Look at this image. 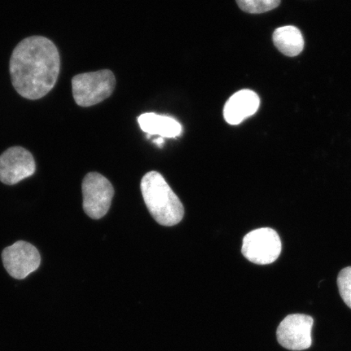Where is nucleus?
<instances>
[{
    "mask_svg": "<svg viewBox=\"0 0 351 351\" xmlns=\"http://www.w3.org/2000/svg\"><path fill=\"white\" fill-rule=\"evenodd\" d=\"M60 69L58 49L43 36L23 39L13 50L10 63L13 87L30 100L41 99L53 89Z\"/></svg>",
    "mask_w": 351,
    "mask_h": 351,
    "instance_id": "1",
    "label": "nucleus"
},
{
    "mask_svg": "<svg viewBox=\"0 0 351 351\" xmlns=\"http://www.w3.org/2000/svg\"><path fill=\"white\" fill-rule=\"evenodd\" d=\"M141 190L149 212L161 226L178 225L184 217L181 200L160 173L152 171L144 176Z\"/></svg>",
    "mask_w": 351,
    "mask_h": 351,
    "instance_id": "2",
    "label": "nucleus"
},
{
    "mask_svg": "<svg viewBox=\"0 0 351 351\" xmlns=\"http://www.w3.org/2000/svg\"><path fill=\"white\" fill-rule=\"evenodd\" d=\"M116 84V77L111 70L77 74L72 79L73 99L78 106H94L109 98Z\"/></svg>",
    "mask_w": 351,
    "mask_h": 351,
    "instance_id": "3",
    "label": "nucleus"
},
{
    "mask_svg": "<svg viewBox=\"0 0 351 351\" xmlns=\"http://www.w3.org/2000/svg\"><path fill=\"white\" fill-rule=\"evenodd\" d=\"M282 252L280 236L271 228H261L244 237L241 253L247 261L258 265L273 263Z\"/></svg>",
    "mask_w": 351,
    "mask_h": 351,
    "instance_id": "4",
    "label": "nucleus"
},
{
    "mask_svg": "<svg viewBox=\"0 0 351 351\" xmlns=\"http://www.w3.org/2000/svg\"><path fill=\"white\" fill-rule=\"evenodd\" d=\"M83 209L88 216L98 219L106 215L114 195L113 186L98 173H88L82 182Z\"/></svg>",
    "mask_w": 351,
    "mask_h": 351,
    "instance_id": "5",
    "label": "nucleus"
},
{
    "mask_svg": "<svg viewBox=\"0 0 351 351\" xmlns=\"http://www.w3.org/2000/svg\"><path fill=\"white\" fill-rule=\"evenodd\" d=\"M314 319L305 314L287 315L280 323L276 339L282 348L295 351L309 349L313 344Z\"/></svg>",
    "mask_w": 351,
    "mask_h": 351,
    "instance_id": "6",
    "label": "nucleus"
},
{
    "mask_svg": "<svg viewBox=\"0 0 351 351\" xmlns=\"http://www.w3.org/2000/svg\"><path fill=\"white\" fill-rule=\"evenodd\" d=\"M2 260L8 273L16 279H24L38 269L40 254L33 245L24 241L3 250Z\"/></svg>",
    "mask_w": 351,
    "mask_h": 351,
    "instance_id": "7",
    "label": "nucleus"
},
{
    "mask_svg": "<svg viewBox=\"0 0 351 351\" xmlns=\"http://www.w3.org/2000/svg\"><path fill=\"white\" fill-rule=\"evenodd\" d=\"M35 169L32 154L23 147H11L0 156V181L6 185H15L29 178Z\"/></svg>",
    "mask_w": 351,
    "mask_h": 351,
    "instance_id": "8",
    "label": "nucleus"
},
{
    "mask_svg": "<svg viewBox=\"0 0 351 351\" xmlns=\"http://www.w3.org/2000/svg\"><path fill=\"white\" fill-rule=\"evenodd\" d=\"M261 106V99L256 92L241 90L232 95L223 108V117L228 124L237 125L256 114Z\"/></svg>",
    "mask_w": 351,
    "mask_h": 351,
    "instance_id": "9",
    "label": "nucleus"
},
{
    "mask_svg": "<svg viewBox=\"0 0 351 351\" xmlns=\"http://www.w3.org/2000/svg\"><path fill=\"white\" fill-rule=\"evenodd\" d=\"M138 124L148 136L160 135L161 138H173L181 135L182 127L174 118L158 115L156 113H144L138 119Z\"/></svg>",
    "mask_w": 351,
    "mask_h": 351,
    "instance_id": "10",
    "label": "nucleus"
},
{
    "mask_svg": "<svg viewBox=\"0 0 351 351\" xmlns=\"http://www.w3.org/2000/svg\"><path fill=\"white\" fill-rule=\"evenodd\" d=\"M273 42L280 52L289 57H295L304 50V36L296 26L285 25L274 30Z\"/></svg>",
    "mask_w": 351,
    "mask_h": 351,
    "instance_id": "11",
    "label": "nucleus"
},
{
    "mask_svg": "<svg viewBox=\"0 0 351 351\" xmlns=\"http://www.w3.org/2000/svg\"><path fill=\"white\" fill-rule=\"evenodd\" d=\"M241 10L251 14H261L275 10L280 0H236Z\"/></svg>",
    "mask_w": 351,
    "mask_h": 351,
    "instance_id": "12",
    "label": "nucleus"
},
{
    "mask_svg": "<svg viewBox=\"0 0 351 351\" xmlns=\"http://www.w3.org/2000/svg\"><path fill=\"white\" fill-rule=\"evenodd\" d=\"M337 282L342 300L351 309V267L340 271Z\"/></svg>",
    "mask_w": 351,
    "mask_h": 351,
    "instance_id": "13",
    "label": "nucleus"
},
{
    "mask_svg": "<svg viewBox=\"0 0 351 351\" xmlns=\"http://www.w3.org/2000/svg\"><path fill=\"white\" fill-rule=\"evenodd\" d=\"M154 143H155L158 147H163L165 140L163 138L160 137V138H158L156 140H155V141H154Z\"/></svg>",
    "mask_w": 351,
    "mask_h": 351,
    "instance_id": "14",
    "label": "nucleus"
}]
</instances>
